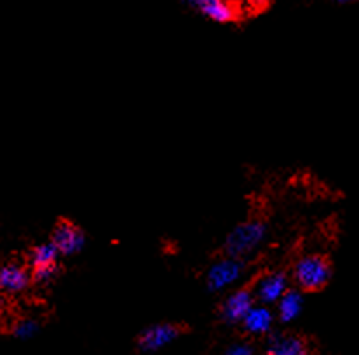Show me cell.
<instances>
[{"label": "cell", "mask_w": 359, "mask_h": 355, "mask_svg": "<svg viewBox=\"0 0 359 355\" xmlns=\"http://www.w3.org/2000/svg\"><path fill=\"white\" fill-rule=\"evenodd\" d=\"M253 308V295H251L250 289L243 288L238 289L236 293H232L227 300L222 305V317L227 322H241L244 321V317L248 315V312Z\"/></svg>", "instance_id": "cell-7"}, {"label": "cell", "mask_w": 359, "mask_h": 355, "mask_svg": "<svg viewBox=\"0 0 359 355\" xmlns=\"http://www.w3.org/2000/svg\"><path fill=\"white\" fill-rule=\"evenodd\" d=\"M267 234V225L262 220H250L239 223L231 234L227 235L224 242L225 258H234V260H243L244 256L253 253L258 244L264 240Z\"/></svg>", "instance_id": "cell-1"}, {"label": "cell", "mask_w": 359, "mask_h": 355, "mask_svg": "<svg viewBox=\"0 0 359 355\" xmlns=\"http://www.w3.org/2000/svg\"><path fill=\"white\" fill-rule=\"evenodd\" d=\"M286 288H288V277L285 272H272L258 282L255 293L262 303H274L285 296V293L288 291Z\"/></svg>", "instance_id": "cell-9"}, {"label": "cell", "mask_w": 359, "mask_h": 355, "mask_svg": "<svg viewBox=\"0 0 359 355\" xmlns=\"http://www.w3.org/2000/svg\"><path fill=\"white\" fill-rule=\"evenodd\" d=\"M190 6L217 23H234L243 18V11H246L248 4L243 6V4L224 2V0H196L190 2Z\"/></svg>", "instance_id": "cell-4"}, {"label": "cell", "mask_w": 359, "mask_h": 355, "mask_svg": "<svg viewBox=\"0 0 359 355\" xmlns=\"http://www.w3.org/2000/svg\"><path fill=\"white\" fill-rule=\"evenodd\" d=\"M185 329V326L171 324V322L154 324L140 333V336L136 338V347H138L142 352H156V350L163 349L168 343L177 340Z\"/></svg>", "instance_id": "cell-3"}, {"label": "cell", "mask_w": 359, "mask_h": 355, "mask_svg": "<svg viewBox=\"0 0 359 355\" xmlns=\"http://www.w3.org/2000/svg\"><path fill=\"white\" fill-rule=\"evenodd\" d=\"M35 331H37V322H34L32 319H23V321H18L13 328V335L16 336V338H21V340L30 338V336L35 335Z\"/></svg>", "instance_id": "cell-15"}, {"label": "cell", "mask_w": 359, "mask_h": 355, "mask_svg": "<svg viewBox=\"0 0 359 355\" xmlns=\"http://www.w3.org/2000/svg\"><path fill=\"white\" fill-rule=\"evenodd\" d=\"M227 355H253V352L248 345H234L229 349Z\"/></svg>", "instance_id": "cell-16"}, {"label": "cell", "mask_w": 359, "mask_h": 355, "mask_svg": "<svg viewBox=\"0 0 359 355\" xmlns=\"http://www.w3.org/2000/svg\"><path fill=\"white\" fill-rule=\"evenodd\" d=\"M244 263L243 260H234V258H224V260L217 261L213 267L210 268L206 277V286L210 291H220V289L227 288L229 284L236 281L243 272Z\"/></svg>", "instance_id": "cell-6"}, {"label": "cell", "mask_w": 359, "mask_h": 355, "mask_svg": "<svg viewBox=\"0 0 359 355\" xmlns=\"http://www.w3.org/2000/svg\"><path fill=\"white\" fill-rule=\"evenodd\" d=\"M267 355H309V349L305 340L299 335H292V333H279V335H272L269 340Z\"/></svg>", "instance_id": "cell-10"}, {"label": "cell", "mask_w": 359, "mask_h": 355, "mask_svg": "<svg viewBox=\"0 0 359 355\" xmlns=\"http://www.w3.org/2000/svg\"><path fill=\"white\" fill-rule=\"evenodd\" d=\"M244 329L253 335H264L271 329L272 314L264 307H253L243 321Z\"/></svg>", "instance_id": "cell-11"}, {"label": "cell", "mask_w": 359, "mask_h": 355, "mask_svg": "<svg viewBox=\"0 0 359 355\" xmlns=\"http://www.w3.org/2000/svg\"><path fill=\"white\" fill-rule=\"evenodd\" d=\"M293 277L304 291H319L332 277V265L323 254H305L297 261Z\"/></svg>", "instance_id": "cell-2"}, {"label": "cell", "mask_w": 359, "mask_h": 355, "mask_svg": "<svg viewBox=\"0 0 359 355\" xmlns=\"http://www.w3.org/2000/svg\"><path fill=\"white\" fill-rule=\"evenodd\" d=\"M302 295L297 289H288L285 296L279 300V317L283 322H290L302 312Z\"/></svg>", "instance_id": "cell-13"}, {"label": "cell", "mask_w": 359, "mask_h": 355, "mask_svg": "<svg viewBox=\"0 0 359 355\" xmlns=\"http://www.w3.org/2000/svg\"><path fill=\"white\" fill-rule=\"evenodd\" d=\"M58 272H60V265L32 268V282H35V284H39V286L49 284V282L56 277V274H58Z\"/></svg>", "instance_id": "cell-14"}, {"label": "cell", "mask_w": 359, "mask_h": 355, "mask_svg": "<svg viewBox=\"0 0 359 355\" xmlns=\"http://www.w3.org/2000/svg\"><path fill=\"white\" fill-rule=\"evenodd\" d=\"M51 242L58 247L60 254L72 256L84 247L86 234L74 221L60 220L51 234Z\"/></svg>", "instance_id": "cell-5"}, {"label": "cell", "mask_w": 359, "mask_h": 355, "mask_svg": "<svg viewBox=\"0 0 359 355\" xmlns=\"http://www.w3.org/2000/svg\"><path fill=\"white\" fill-rule=\"evenodd\" d=\"M32 282V272L20 263H6L0 268V288L6 293H21Z\"/></svg>", "instance_id": "cell-8"}, {"label": "cell", "mask_w": 359, "mask_h": 355, "mask_svg": "<svg viewBox=\"0 0 359 355\" xmlns=\"http://www.w3.org/2000/svg\"><path fill=\"white\" fill-rule=\"evenodd\" d=\"M60 251L55 244L49 242L39 244L30 251V268L39 267H51V265H58Z\"/></svg>", "instance_id": "cell-12"}]
</instances>
